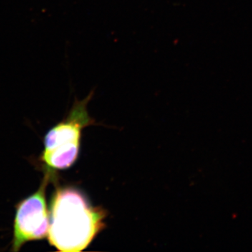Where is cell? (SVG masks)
Returning <instances> with one entry per match:
<instances>
[{"instance_id": "obj_1", "label": "cell", "mask_w": 252, "mask_h": 252, "mask_svg": "<svg viewBox=\"0 0 252 252\" xmlns=\"http://www.w3.org/2000/svg\"><path fill=\"white\" fill-rule=\"evenodd\" d=\"M106 212L90 205L76 189L56 190L51 203L48 239L61 252L85 250L103 229Z\"/></svg>"}, {"instance_id": "obj_2", "label": "cell", "mask_w": 252, "mask_h": 252, "mask_svg": "<svg viewBox=\"0 0 252 252\" xmlns=\"http://www.w3.org/2000/svg\"><path fill=\"white\" fill-rule=\"evenodd\" d=\"M92 94L91 93L86 99L76 101L67 119L46 134L41 159L49 168L64 170L77 160L81 131L91 123L87 104Z\"/></svg>"}, {"instance_id": "obj_3", "label": "cell", "mask_w": 252, "mask_h": 252, "mask_svg": "<svg viewBox=\"0 0 252 252\" xmlns=\"http://www.w3.org/2000/svg\"><path fill=\"white\" fill-rule=\"evenodd\" d=\"M46 174L37 191L22 200L16 207L12 251L18 252L25 243L48 236L50 215L46 201Z\"/></svg>"}]
</instances>
